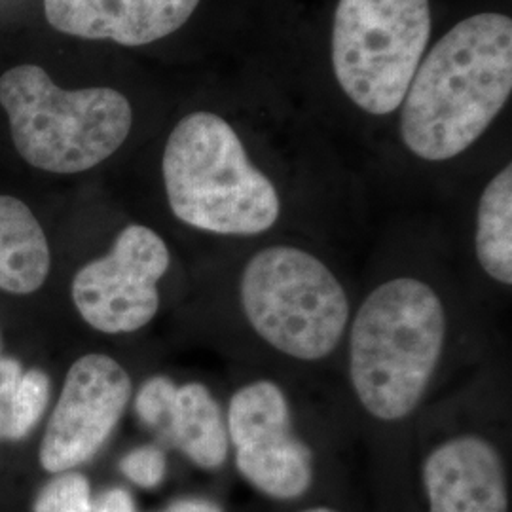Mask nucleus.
Returning <instances> with one entry per match:
<instances>
[{"instance_id":"1","label":"nucleus","mask_w":512,"mask_h":512,"mask_svg":"<svg viewBox=\"0 0 512 512\" xmlns=\"http://www.w3.org/2000/svg\"><path fill=\"white\" fill-rule=\"evenodd\" d=\"M512 97V16L482 6L437 31L397 114L399 141L416 160L452 162L490 131Z\"/></svg>"},{"instance_id":"2","label":"nucleus","mask_w":512,"mask_h":512,"mask_svg":"<svg viewBox=\"0 0 512 512\" xmlns=\"http://www.w3.org/2000/svg\"><path fill=\"white\" fill-rule=\"evenodd\" d=\"M165 196L175 219L224 238H255L281 219L274 179L256 164L226 105H198L175 122L162 154Z\"/></svg>"},{"instance_id":"3","label":"nucleus","mask_w":512,"mask_h":512,"mask_svg":"<svg viewBox=\"0 0 512 512\" xmlns=\"http://www.w3.org/2000/svg\"><path fill=\"white\" fill-rule=\"evenodd\" d=\"M446 342L439 294L414 277L368 294L349 332V378L376 420L399 421L421 403Z\"/></svg>"},{"instance_id":"4","label":"nucleus","mask_w":512,"mask_h":512,"mask_svg":"<svg viewBox=\"0 0 512 512\" xmlns=\"http://www.w3.org/2000/svg\"><path fill=\"white\" fill-rule=\"evenodd\" d=\"M437 27L435 0H332L325 67L344 107L393 120Z\"/></svg>"},{"instance_id":"5","label":"nucleus","mask_w":512,"mask_h":512,"mask_svg":"<svg viewBox=\"0 0 512 512\" xmlns=\"http://www.w3.org/2000/svg\"><path fill=\"white\" fill-rule=\"evenodd\" d=\"M0 105L19 156L57 175L107 162L133 128V105L126 93L110 86L65 90L38 65H18L0 74Z\"/></svg>"},{"instance_id":"6","label":"nucleus","mask_w":512,"mask_h":512,"mask_svg":"<svg viewBox=\"0 0 512 512\" xmlns=\"http://www.w3.org/2000/svg\"><path fill=\"white\" fill-rule=\"evenodd\" d=\"M239 296L256 334L300 361L329 357L348 327L342 283L323 260L293 245L258 251L243 270Z\"/></svg>"},{"instance_id":"7","label":"nucleus","mask_w":512,"mask_h":512,"mask_svg":"<svg viewBox=\"0 0 512 512\" xmlns=\"http://www.w3.org/2000/svg\"><path fill=\"white\" fill-rule=\"evenodd\" d=\"M169 264L171 255L162 236L143 224H129L114 239L109 255L74 275V306L99 332L141 330L160 310L158 281Z\"/></svg>"},{"instance_id":"8","label":"nucleus","mask_w":512,"mask_h":512,"mask_svg":"<svg viewBox=\"0 0 512 512\" xmlns=\"http://www.w3.org/2000/svg\"><path fill=\"white\" fill-rule=\"evenodd\" d=\"M226 427L236 467L258 492L289 501L310 490L311 450L294 435L291 406L279 385L258 380L238 389Z\"/></svg>"},{"instance_id":"9","label":"nucleus","mask_w":512,"mask_h":512,"mask_svg":"<svg viewBox=\"0 0 512 512\" xmlns=\"http://www.w3.org/2000/svg\"><path fill=\"white\" fill-rule=\"evenodd\" d=\"M131 397L126 368L103 353L80 357L69 370L40 444V465L67 473L105 446Z\"/></svg>"},{"instance_id":"10","label":"nucleus","mask_w":512,"mask_h":512,"mask_svg":"<svg viewBox=\"0 0 512 512\" xmlns=\"http://www.w3.org/2000/svg\"><path fill=\"white\" fill-rule=\"evenodd\" d=\"M205 0H44V16L63 35L143 48L177 35Z\"/></svg>"},{"instance_id":"11","label":"nucleus","mask_w":512,"mask_h":512,"mask_svg":"<svg viewBox=\"0 0 512 512\" xmlns=\"http://www.w3.org/2000/svg\"><path fill=\"white\" fill-rule=\"evenodd\" d=\"M429 512H509L505 467L494 444L465 435L423 461Z\"/></svg>"},{"instance_id":"12","label":"nucleus","mask_w":512,"mask_h":512,"mask_svg":"<svg viewBox=\"0 0 512 512\" xmlns=\"http://www.w3.org/2000/svg\"><path fill=\"white\" fill-rule=\"evenodd\" d=\"M50 274V247L37 217L14 196L0 194V291L31 294Z\"/></svg>"},{"instance_id":"13","label":"nucleus","mask_w":512,"mask_h":512,"mask_svg":"<svg viewBox=\"0 0 512 512\" xmlns=\"http://www.w3.org/2000/svg\"><path fill=\"white\" fill-rule=\"evenodd\" d=\"M169 437L194 465L215 471L228 459L230 439L220 406L202 384L177 387L169 410Z\"/></svg>"},{"instance_id":"14","label":"nucleus","mask_w":512,"mask_h":512,"mask_svg":"<svg viewBox=\"0 0 512 512\" xmlns=\"http://www.w3.org/2000/svg\"><path fill=\"white\" fill-rule=\"evenodd\" d=\"M475 251L486 275L512 285V165L505 164L482 188L476 205Z\"/></svg>"},{"instance_id":"15","label":"nucleus","mask_w":512,"mask_h":512,"mask_svg":"<svg viewBox=\"0 0 512 512\" xmlns=\"http://www.w3.org/2000/svg\"><path fill=\"white\" fill-rule=\"evenodd\" d=\"M50 399V380L42 370L23 372L18 389L12 399L10 425L6 439H23L29 431L35 429L42 418Z\"/></svg>"},{"instance_id":"16","label":"nucleus","mask_w":512,"mask_h":512,"mask_svg":"<svg viewBox=\"0 0 512 512\" xmlns=\"http://www.w3.org/2000/svg\"><path fill=\"white\" fill-rule=\"evenodd\" d=\"M92 505L88 478L63 473L42 488L35 501V512H92Z\"/></svg>"},{"instance_id":"17","label":"nucleus","mask_w":512,"mask_h":512,"mask_svg":"<svg viewBox=\"0 0 512 512\" xmlns=\"http://www.w3.org/2000/svg\"><path fill=\"white\" fill-rule=\"evenodd\" d=\"M175 393H177V385L173 384L169 378L158 376L148 380L147 384L141 387L135 401L137 416L150 427L162 425L169 416V410L175 401Z\"/></svg>"},{"instance_id":"18","label":"nucleus","mask_w":512,"mask_h":512,"mask_svg":"<svg viewBox=\"0 0 512 512\" xmlns=\"http://www.w3.org/2000/svg\"><path fill=\"white\" fill-rule=\"evenodd\" d=\"M165 456L162 450L156 446H143L133 452H129L126 458L122 459L120 469L128 476L129 480L141 488H156L165 476Z\"/></svg>"},{"instance_id":"19","label":"nucleus","mask_w":512,"mask_h":512,"mask_svg":"<svg viewBox=\"0 0 512 512\" xmlns=\"http://www.w3.org/2000/svg\"><path fill=\"white\" fill-rule=\"evenodd\" d=\"M23 370L16 359H0V439H6L12 399L18 389Z\"/></svg>"},{"instance_id":"20","label":"nucleus","mask_w":512,"mask_h":512,"mask_svg":"<svg viewBox=\"0 0 512 512\" xmlns=\"http://www.w3.org/2000/svg\"><path fill=\"white\" fill-rule=\"evenodd\" d=\"M92 512H135V505L126 490L114 488L93 503Z\"/></svg>"},{"instance_id":"21","label":"nucleus","mask_w":512,"mask_h":512,"mask_svg":"<svg viewBox=\"0 0 512 512\" xmlns=\"http://www.w3.org/2000/svg\"><path fill=\"white\" fill-rule=\"evenodd\" d=\"M164 512H222L219 505L207 499H181L171 503Z\"/></svg>"},{"instance_id":"22","label":"nucleus","mask_w":512,"mask_h":512,"mask_svg":"<svg viewBox=\"0 0 512 512\" xmlns=\"http://www.w3.org/2000/svg\"><path fill=\"white\" fill-rule=\"evenodd\" d=\"M302 512H338L334 511V509H329V507H313V509H308V511Z\"/></svg>"}]
</instances>
